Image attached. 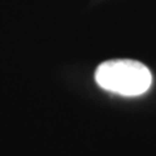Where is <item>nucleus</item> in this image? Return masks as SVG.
<instances>
[{
    "label": "nucleus",
    "instance_id": "obj_1",
    "mask_svg": "<svg viewBox=\"0 0 156 156\" xmlns=\"http://www.w3.org/2000/svg\"><path fill=\"white\" fill-rule=\"evenodd\" d=\"M95 81L101 89L122 96H138L152 83V74L144 64L135 60H109L98 66Z\"/></svg>",
    "mask_w": 156,
    "mask_h": 156
}]
</instances>
